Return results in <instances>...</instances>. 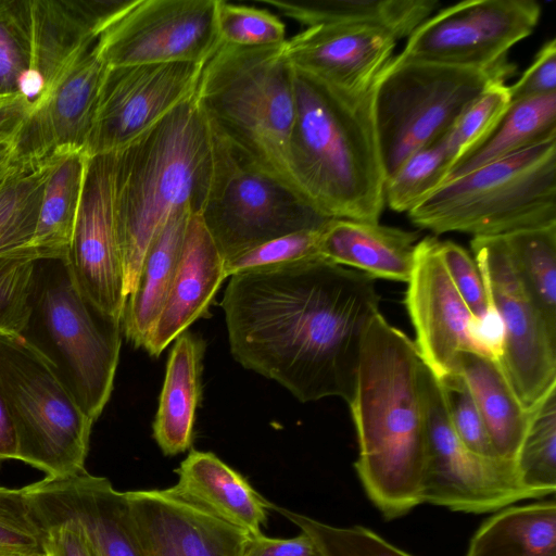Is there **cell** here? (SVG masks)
Wrapping results in <instances>:
<instances>
[{
	"mask_svg": "<svg viewBox=\"0 0 556 556\" xmlns=\"http://www.w3.org/2000/svg\"><path fill=\"white\" fill-rule=\"evenodd\" d=\"M230 352L300 402H350L361 351L380 313L375 279L321 257L230 277L222 301Z\"/></svg>",
	"mask_w": 556,
	"mask_h": 556,
	"instance_id": "cell-1",
	"label": "cell"
},
{
	"mask_svg": "<svg viewBox=\"0 0 556 556\" xmlns=\"http://www.w3.org/2000/svg\"><path fill=\"white\" fill-rule=\"evenodd\" d=\"M426 365L414 341L381 313L363 342L348 403L358 441L356 472L387 519L422 503L429 457Z\"/></svg>",
	"mask_w": 556,
	"mask_h": 556,
	"instance_id": "cell-2",
	"label": "cell"
},
{
	"mask_svg": "<svg viewBox=\"0 0 556 556\" xmlns=\"http://www.w3.org/2000/svg\"><path fill=\"white\" fill-rule=\"evenodd\" d=\"M377 81L348 92L293 70L289 153L302 198L328 219L379 223L386 175L374 116Z\"/></svg>",
	"mask_w": 556,
	"mask_h": 556,
	"instance_id": "cell-3",
	"label": "cell"
},
{
	"mask_svg": "<svg viewBox=\"0 0 556 556\" xmlns=\"http://www.w3.org/2000/svg\"><path fill=\"white\" fill-rule=\"evenodd\" d=\"M211 161V127L195 96L114 153L113 201L126 299L168 218L188 206L198 212Z\"/></svg>",
	"mask_w": 556,
	"mask_h": 556,
	"instance_id": "cell-4",
	"label": "cell"
},
{
	"mask_svg": "<svg viewBox=\"0 0 556 556\" xmlns=\"http://www.w3.org/2000/svg\"><path fill=\"white\" fill-rule=\"evenodd\" d=\"M195 100L213 130L260 170L300 194L289 153L295 117L293 68L283 42L222 43L203 66Z\"/></svg>",
	"mask_w": 556,
	"mask_h": 556,
	"instance_id": "cell-5",
	"label": "cell"
},
{
	"mask_svg": "<svg viewBox=\"0 0 556 556\" xmlns=\"http://www.w3.org/2000/svg\"><path fill=\"white\" fill-rule=\"evenodd\" d=\"M21 337L50 363L94 422L113 391L122 326L81 292L67 256L37 260L29 317Z\"/></svg>",
	"mask_w": 556,
	"mask_h": 556,
	"instance_id": "cell-6",
	"label": "cell"
},
{
	"mask_svg": "<svg viewBox=\"0 0 556 556\" xmlns=\"http://www.w3.org/2000/svg\"><path fill=\"white\" fill-rule=\"evenodd\" d=\"M435 235L504 236L556 223V139L441 185L408 212Z\"/></svg>",
	"mask_w": 556,
	"mask_h": 556,
	"instance_id": "cell-7",
	"label": "cell"
},
{
	"mask_svg": "<svg viewBox=\"0 0 556 556\" xmlns=\"http://www.w3.org/2000/svg\"><path fill=\"white\" fill-rule=\"evenodd\" d=\"M514 73L507 61L477 70L392 56L378 76L374 98L386 180L412 154L443 139L488 87Z\"/></svg>",
	"mask_w": 556,
	"mask_h": 556,
	"instance_id": "cell-8",
	"label": "cell"
},
{
	"mask_svg": "<svg viewBox=\"0 0 556 556\" xmlns=\"http://www.w3.org/2000/svg\"><path fill=\"white\" fill-rule=\"evenodd\" d=\"M0 386L16 432L17 460L49 478L84 470L93 421L21 336L0 333Z\"/></svg>",
	"mask_w": 556,
	"mask_h": 556,
	"instance_id": "cell-9",
	"label": "cell"
},
{
	"mask_svg": "<svg viewBox=\"0 0 556 556\" xmlns=\"http://www.w3.org/2000/svg\"><path fill=\"white\" fill-rule=\"evenodd\" d=\"M211 132L210 178L197 213L225 261L268 240L318 229L328 220L212 128Z\"/></svg>",
	"mask_w": 556,
	"mask_h": 556,
	"instance_id": "cell-10",
	"label": "cell"
},
{
	"mask_svg": "<svg viewBox=\"0 0 556 556\" xmlns=\"http://www.w3.org/2000/svg\"><path fill=\"white\" fill-rule=\"evenodd\" d=\"M473 260L503 327L498 357L526 408L556 386V332L526 291L503 236L472 237Z\"/></svg>",
	"mask_w": 556,
	"mask_h": 556,
	"instance_id": "cell-11",
	"label": "cell"
},
{
	"mask_svg": "<svg viewBox=\"0 0 556 556\" xmlns=\"http://www.w3.org/2000/svg\"><path fill=\"white\" fill-rule=\"evenodd\" d=\"M541 5L534 0H471L422 22L395 58L486 70L506 62L508 50L535 28Z\"/></svg>",
	"mask_w": 556,
	"mask_h": 556,
	"instance_id": "cell-12",
	"label": "cell"
},
{
	"mask_svg": "<svg viewBox=\"0 0 556 556\" xmlns=\"http://www.w3.org/2000/svg\"><path fill=\"white\" fill-rule=\"evenodd\" d=\"M429 457L422 503L481 514L540 498L519 481L515 463L486 459L470 452L456 435L439 379L426 367Z\"/></svg>",
	"mask_w": 556,
	"mask_h": 556,
	"instance_id": "cell-13",
	"label": "cell"
},
{
	"mask_svg": "<svg viewBox=\"0 0 556 556\" xmlns=\"http://www.w3.org/2000/svg\"><path fill=\"white\" fill-rule=\"evenodd\" d=\"M216 0H132L101 31L96 49L108 66L205 64L219 48Z\"/></svg>",
	"mask_w": 556,
	"mask_h": 556,
	"instance_id": "cell-14",
	"label": "cell"
},
{
	"mask_svg": "<svg viewBox=\"0 0 556 556\" xmlns=\"http://www.w3.org/2000/svg\"><path fill=\"white\" fill-rule=\"evenodd\" d=\"M204 64L108 66L85 146L88 156L115 153L195 96Z\"/></svg>",
	"mask_w": 556,
	"mask_h": 556,
	"instance_id": "cell-15",
	"label": "cell"
},
{
	"mask_svg": "<svg viewBox=\"0 0 556 556\" xmlns=\"http://www.w3.org/2000/svg\"><path fill=\"white\" fill-rule=\"evenodd\" d=\"M113 165L114 153L88 159L67 261L81 292L121 321L126 295L114 213Z\"/></svg>",
	"mask_w": 556,
	"mask_h": 556,
	"instance_id": "cell-16",
	"label": "cell"
},
{
	"mask_svg": "<svg viewBox=\"0 0 556 556\" xmlns=\"http://www.w3.org/2000/svg\"><path fill=\"white\" fill-rule=\"evenodd\" d=\"M439 241L428 236L417 242L404 302L418 354L426 367L442 380L456 375L462 351L479 350L472 338L475 318L446 271Z\"/></svg>",
	"mask_w": 556,
	"mask_h": 556,
	"instance_id": "cell-17",
	"label": "cell"
},
{
	"mask_svg": "<svg viewBox=\"0 0 556 556\" xmlns=\"http://www.w3.org/2000/svg\"><path fill=\"white\" fill-rule=\"evenodd\" d=\"M37 519H72L87 534L96 556H148L124 492L86 469L23 486Z\"/></svg>",
	"mask_w": 556,
	"mask_h": 556,
	"instance_id": "cell-18",
	"label": "cell"
},
{
	"mask_svg": "<svg viewBox=\"0 0 556 556\" xmlns=\"http://www.w3.org/2000/svg\"><path fill=\"white\" fill-rule=\"evenodd\" d=\"M148 556H247L251 535L169 488L124 492Z\"/></svg>",
	"mask_w": 556,
	"mask_h": 556,
	"instance_id": "cell-19",
	"label": "cell"
},
{
	"mask_svg": "<svg viewBox=\"0 0 556 556\" xmlns=\"http://www.w3.org/2000/svg\"><path fill=\"white\" fill-rule=\"evenodd\" d=\"M132 0H30L31 63L21 89L30 106L97 42Z\"/></svg>",
	"mask_w": 556,
	"mask_h": 556,
	"instance_id": "cell-20",
	"label": "cell"
},
{
	"mask_svg": "<svg viewBox=\"0 0 556 556\" xmlns=\"http://www.w3.org/2000/svg\"><path fill=\"white\" fill-rule=\"evenodd\" d=\"M397 38L368 24H319L283 42L296 72L348 92L369 89L392 59Z\"/></svg>",
	"mask_w": 556,
	"mask_h": 556,
	"instance_id": "cell-21",
	"label": "cell"
},
{
	"mask_svg": "<svg viewBox=\"0 0 556 556\" xmlns=\"http://www.w3.org/2000/svg\"><path fill=\"white\" fill-rule=\"evenodd\" d=\"M105 70L94 43L43 99L27 109L18 138L24 164L40 163L61 150H85Z\"/></svg>",
	"mask_w": 556,
	"mask_h": 556,
	"instance_id": "cell-22",
	"label": "cell"
},
{
	"mask_svg": "<svg viewBox=\"0 0 556 556\" xmlns=\"http://www.w3.org/2000/svg\"><path fill=\"white\" fill-rule=\"evenodd\" d=\"M225 258L198 213H192L178 267L143 349L157 357L189 326L207 315L225 275Z\"/></svg>",
	"mask_w": 556,
	"mask_h": 556,
	"instance_id": "cell-23",
	"label": "cell"
},
{
	"mask_svg": "<svg viewBox=\"0 0 556 556\" xmlns=\"http://www.w3.org/2000/svg\"><path fill=\"white\" fill-rule=\"evenodd\" d=\"M418 231L354 219L331 218L320 228L319 254L372 279L406 282L414 264Z\"/></svg>",
	"mask_w": 556,
	"mask_h": 556,
	"instance_id": "cell-24",
	"label": "cell"
},
{
	"mask_svg": "<svg viewBox=\"0 0 556 556\" xmlns=\"http://www.w3.org/2000/svg\"><path fill=\"white\" fill-rule=\"evenodd\" d=\"M176 472L178 481L169 488L174 493L252 538L263 534L262 527L267 521L271 503L215 454L192 450Z\"/></svg>",
	"mask_w": 556,
	"mask_h": 556,
	"instance_id": "cell-25",
	"label": "cell"
},
{
	"mask_svg": "<svg viewBox=\"0 0 556 556\" xmlns=\"http://www.w3.org/2000/svg\"><path fill=\"white\" fill-rule=\"evenodd\" d=\"M458 374L484 421L497 456L515 463L530 409L519 400L498 361L476 350L458 354Z\"/></svg>",
	"mask_w": 556,
	"mask_h": 556,
	"instance_id": "cell-26",
	"label": "cell"
},
{
	"mask_svg": "<svg viewBox=\"0 0 556 556\" xmlns=\"http://www.w3.org/2000/svg\"><path fill=\"white\" fill-rule=\"evenodd\" d=\"M204 349L203 339L186 330L170 350L153 422V437L165 455H177L191 446Z\"/></svg>",
	"mask_w": 556,
	"mask_h": 556,
	"instance_id": "cell-27",
	"label": "cell"
},
{
	"mask_svg": "<svg viewBox=\"0 0 556 556\" xmlns=\"http://www.w3.org/2000/svg\"><path fill=\"white\" fill-rule=\"evenodd\" d=\"M192 213L188 206L168 218L149 247L136 287L126 299L122 331L137 348H143L165 304Z\"/></svg>",
	"mask_w": 556,
	"mask_h": 556,
	"instance_id": "cell-28",
	"label": "cell"
},
{
	"mask_svg": "<svg viewBox=\"0 0 556 556\" xmlns=\"http://www.w3.org/2000/svg\"><path fill=\"white\" fill-rule=\"evenodd\" d=\"M89 156L68 149L49 156L37 227L30 243L40 257L67 256L80 205Z\"/></svg>",
	"mask_w": 556,
	"mask_h": 556,
	"instance_id": "cell-29",
	"label": "cell"
},
{
	"mask_svg": "<svg viewBox=\"0 0 556 556\" xmlns=\"http://www.w3.org/2000/svg\"><path fill=\"white\" fill-rule=\"evenodd\" d=\"M305 25L368 24L408 37L439 5L437 0H263Z\"/></svg>",
	"mask_w": 556,
	"mask_h": 556,
	"instance_id": "cell-30",
	"label": "cell"
},
{
	"mask_svg": "<svg viewBox=\"0 0 556 556\" xmlns=\"http://www.w3.org/2000/svg\"><path fill=\"white\" fill-rule=\"evenodd\" d=\"M465 556H556L555 502L513 506L492 516Z\"/></svg>",
	"mask_w": 556,
	"mask_h": 556,
	"instance_id": "cell-31",
	"label": "cell"
},
{
	"mask_svg": "<svg viewBox=\"0 0 556 556\" xmlns=\"http://www.w3.org/2000/svg\"><path fill=\"white\" fill-rule=\"evenodd\" d=\"M556 139V92L510 103L490 137L451 168L445 180Z\"/></svg>",
	"mask_w": 556,
	"mask_h": 556,
	"instance_id": "cell-32",
	"label": "cell"
},
{
	"mask_svg": "<svg viewBox=\"0 0 556 556\" xmlns=\"http://www.w3.org/2000/svg\"><path fill=\"white\" fill-rule=\"evenodd\" d=\"M503 238L526 291L556 332V223Z\"/></svg>",
	"mask_w": 556,
	"mask_h": 556,
	"instance_id": "cell-33",
	"label": "cell"
},
{
	"mask_svg": "<svg viewBox=\"0 0 556 556\" xmlns=\"http://www.w3.org/2000/svg\"><path fill=\"white\" fill-rule=\"evenodd\" d=\"M49 169V157L24 164L0 185V255L30 245Z\"/></svg>",
	"mask_w": 556,
	"mask_h": 556,
	"instance_id": "cell-34",
	"label": "cell"
},
{
	"mask_svg": "<svg viewBox=\"0 0 556 556\" xmlns=\"http://www.w3.org/2000/svg\"><path fill=\"white\" fill-rule=\"evenodd\" d=\"M520 483L540 498L556 490V386L531 408L515 458Z\"/></svg>",
	"mask_w": 556,
	"mask_h": 556,
	"instance_id": "cell-35",
	"label": "cell"
},
{
	"mask_svg": "<svg viewBox=\"0 0 556 556\" xmlns=\"http://www.w3.org/2000/svg\"><path fill=\"white\" fill-rule=\"evenodd\" d=\"M453 165L443 139L418 150L386 180L384 203L408 213L445 182Z\"/></svg>",
	"mask_w": 556,
	"mask_h": 556,
	"instance_id": "cell-36",
	"label": "cell"
},
{
	"mask_svg": "<svg viewBox=\"0 0 556 556\" xmlns=\"http://www.w3.org/2000/svg\"><path fill=\"white\" fill-rule=\"evenodd\" d=\"M31 63L30 0H0V94L20 97Z\"/></svg>",
	"mask_w": 556,
	"mask_h": 556,
	"instance_id": "cell-37",
	"label": "cell"
},
{
	"mask_svg": "<svg viewBox=\"0 0 556 556\" xmlns=\"http://www.w3.org/2000/svg\"><path fill=\"white\" fill-rule=\"evenodd\" d=\"M270 509L308 534L324 556H413L362 526H330L273 503Z\"/></svg>",
	"mask_w": 556,
	"mask_h": 556,
	"instance_id": "cell-38",
	"label": "cell"
},
{
	"mask_svg": "<svg viewBox=\"0 0 556 556\" xmlns=\"http://www.w3.org/2000/svg\"><path fill=\"white\" fill-rule=\"evenodd\" d=\"M39 257L30 247L0 255V333L21 336L24 330Z\"/></svg>",
	"mask_w": 556,
	"mask_h": 556,
	"instance_id": "cell-39",
	"label": "cell"
},
{
	"mask_svg": "<svg viewBox=\"0 0 556 556\" xmlns=\"http://www.w3.org/2000/svg\"><path fill=\"white\" fill-rule=\"evenodd\" d=\"M509 105L508 86L505 83H495L467 108L443 138L454 164L475 151L490 137Z\"/></svg>",
	"mask_w": 556,
	"mask_h": 556,
	"instance_id": "cell-40",
	"label": "cell"
},
{
	"mask_svg": "<svg viewBox=\"0 0 556 556\" xmlns=\"http://www.w3.org/2000/svg\"><path fill=\"white\" fill-rule=\"evenodd\" d=\"M215 23L220 43L262 47L286 41V26L267 10L216 0Z\"/></svg>",
	"mask_w": 556,
	"mask_h": 556,
	"instance_id": "cell-41",
	"label": "cell"
},
{
	"mask_svg": "<svg viewBox=\"0 0 556 556\" xmlns=\"http://www.w3.org/2000/svg\"><path fill=\"white\" fill-rule=\"evenodd\" d=\"M0 556H46L42 530L24 488L0 485Z\"/></svg>",
	"mask_w": 556,
	"mask_h": 556,
	"instance_id": "cell-42",
	"label": "cell"
},
{
	"mask_svg": "<svg viewBox=\"0 0 556 556\" xmlns=\"http://www.w3.org/2000/svg\"><path fill=\"white\" fill-rule=\"evenodd\" d=\"M320 228L278 237L226 260L224 266L226 277L253 268L321 257L319 254Z\"/></svg>",
	"mask_w": 556,
	"mask_h": 556,
	"instance_id": "cell-43",
	"label": "cell"
},
{
	"mask_svg": "<svg viewBox=\"0 0 556 556\" xmlns=\"http://www.w3.org/2000/svg\"><path fill=\"white\" fill-rule=\"evenodd\" d=\"M441 382L448 416L460 442L473 454L501 459L491 442L484 421L462 377L456 374Z\"/></svg>",
	"mask_w": 556,
	"mask_h": 556,
	"instance_id": "cell-44",
	"label": "cell"
},
{
	"mask_svg": "<svg viewBox=\"0 0 556 556\" xmlns=\"http://www.w3.org/2000/svg\"><path fill=\"white\" fill-rule=\"evenodd\" d=\"M439 252L446 271L475 319H483L490 312L486 290L473 257L459 244L439 241Z\"/></svg>",
	"mask_w": 556,
	"mask_h": 556,
	"instance_id": "cell-45",
	"label": "cell"
},
{
	"mask_svg": "<svg viewBox=\"0 0 556 556\" xmlns=\"http://www.w3.org/2000/svg\"><path fill=\"white\" fill-rule=\"evenodd\" d=\"M510 103L556 92V40L546 41L521 77L508 86Z\"/></svg>",
	"mask_w": 556,
	"mask_h": 556,
	"instance_id": "cell-46",
	"label": "cell"
},
{
	"mask_svg": "<svg viewBox=\"0 0 556 556\" xmlns=\"http://www.w3.org/2000/svg\"><path fill=\"white\" fill-rule=\"evenodd\" d=\"M37 519V518H36ZM46 556H96L81 526L72 519H37Z\"/></svg>",
	"mask_w": 556,
	"mask_h": 556,
	"instance_id": "cell-47",
	"label": "cell"
},
{
	"mask_svg": "<svg viewBox=\"0 0 556 556\" xmlns=\"http://www.w3.org/2000/svg\"><path fill=\"white\" fill-rule=\"evenodd\" d=\"M247 556H324L305 532L290 539L251 538Z\"/></svg>",
	"mask_w": 556,
	"mask_h": 556,
	"instance_id": "cell-48",
	"label": "cell"
},
{
	"mask_svg": "<svg viewBox=\"0 0 556 556\" xmlns=\"http://www.w3.org/2000/svg\"><path fill=\"white\" fill-rule=\"evenodd\" d=\"M18 445L15 428L0 386V464L17 459Z\"/></svg>",
	"mask_w": 556,
	"mask_h": 556,
	"instance_id": "cell-49",
	"label": "cell"
},
{
	"mask_svg": "<svg viewBox=\"0 0 556 556\" xmlns=\"http://www.w3.org/2000/svg\"><path fill=\"white\" fill-rule=\"evenodd\" d=\"M27 114V103L21 97L0 108V140L18 134Z\"/></svg>",
	"mask_w": 556,
	"mask_h": 556,
	"instance_id": "cell-50",
	"label": "cell"
},
{
	"mask_svg": "<svg viewBox=\"0 0 556 556\" xmlns=\"http://www.w3.org/2000/svg\"><path fill=\"white\" fill-rule=\"evenodd\" d=\"M21 131L0 140V185L24 165L18 153Z\"/></svg>",
	"mask_w": 556,
	"mask_h": 556,
	"instance_id": "cell-51",
	"label": "cell"
},
{
	"mask_svg": "<svg viewBox=\"0 0 556 556\" xmlns=\"http://www.w3.org/2000/svg\"><path fill=\"white\" fill-rule=\"evenodd\" d=\"M16 98H18V97H16ZM16 98H14V99H10V98L2 97V96L0 94V108H2V106H4V105H7L8 103H10V102H12V101H14Z\"/></svg>",
	"mask_w": 556,
	"mask_h": 556,
	"instance_id": "cell-52",
	"label": "cell"
}]
</instances>
